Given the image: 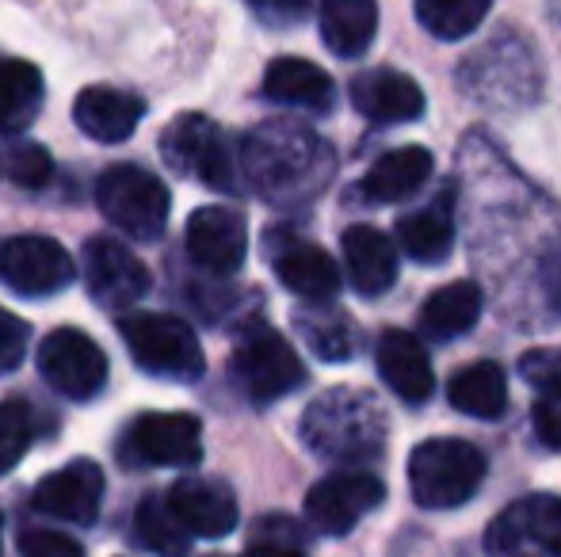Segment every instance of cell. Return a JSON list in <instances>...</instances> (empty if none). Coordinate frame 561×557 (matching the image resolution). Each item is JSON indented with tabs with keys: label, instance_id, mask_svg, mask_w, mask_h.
Segmentation results:
<instances>
[{
	"label": "cell",
	"instance_id": "39",
	"mask_svg": "<svg viewBox=\"0 0 561 557\" xmlns=\"http://www.w3.org/2000/svg\"><path fill=\"white\" fill-rule=\"evenodd\" d=\"M249 4L267 27H295L313 12V0H249Z\"/></svg>",
	"mask_w": 561,
	"mask_h": 557
},
{
	"label": "cell",
	"instance_id": "3",
	"mask_svg": "<svg viewBox=\"0 0 561 557\" xmlns=\"http://www.w3.org/2000/svg\"><path fill=\"white\" fill-rule=\"evenodd\" d=\"M485 481V454L466 439H424L409 454L413 500L432 512L458 508Z\"/></svg>",
	"mask_w": 561,
	"mask_h": 557
},
{
	"label": "cell",
	"instance_id": "23",
	"mask_svg": "<svg viewBox=\"0 0 561 557\" xmlns=\"http://www.w3.org/2000/svg\"><path fill=\"white\" fill-rule=\"evenodd\" d=\"M432 176V153L424 146H401L382 153L363 176V195L370 202H401Z\"/></svg>",
	"mask_w": 561,
	"mask_h": 557
},
{
	"label": "cell",
	"instance_id": "29",
	"mask_svg": "<svg viewBox=\"0 0 561 557\" xmlns=\"http://www.w3.org/2000/svg\"><path fill=\"white\" fill-rule=\"evenodd\" d=\"M134 523H138V543L146 546V550L161 554V557H180L187 554V543H192V531L184 527V523L176 520V512L169 508V497H146L138 504V515H134Z\"/></svg>",
	"mask_w": 561,
	"mask_h": 557
},
{
	"label": "cell",
	"instance_id": "14",
	"mask_svg": "<svg viewBox=\"0 0 561 557\" xmlns=\"http://www.w3.org/2000/svg\"><path fill=\"white\" fill-rule=\"evenodd\" d=\"M100 504H104V469L92 459H73L69 466L46 474L31 492V508L50 520L66 523H96Z\"/></svg>",
	"mask_w": 561,
	"mask_h": 557
},
{
	"label": "cell",
	"instance_id": "2",
	"mask_svg": "<svg viewBox=\"0 0 561 557\" xmlns=\"http://www.w3.org/2000/svg\"><path fill=\"white\" fill-rule=\"evenodd\" d=\"M241 161L249 179L264 195H295L318 192L321 176L329 172L325 146L298 123H264L244 138Z\"/></svg>",
	"mask_w": 561,
	"mask_h": 557
},
{
	"label": "cell",
	"instance_id": "38",
	"mask_svg": "<svg viewBox=\"0 0 561 557\" xmlns=\"http://www.w3.org/2000/svg\"><path fill=\"white\" fill-rule=\"evenodd\" d=\"M531 420H535V436H539V443L550 446V451H561V390H547V394H539Z\"/></svg>",
	"mask_w": 561,
	"mask_h": 557
},
{
	"label": "cell",
	"instance_id": "28",
	"mask_svg": "<svg viewBox=\"0 0 561 557\" xmlns=\"http://www.w3.org/2000/svg\"><path fill=\"white\" fill-rule=\"evenodd\" d=\"M398 245L409 260L416 264H439L450 256L455 245V222L444 207H424L413 214L398 218Z\"/></svg>",
	"mask_w": 561,
	"mask_h": 557
},
{
	"label": "cell",
	"instance_id": "15",
	"mask_svg": "<svg viewBox=\"0 0 561 557\" xmlns=\"http://www.w3.org/2000/svg\"><path fill=\"white\" fill-rule=\"evenodd\" d=\"M187 253L215 276H233L249 253V225L229 207H199L187 218Z\"/></svg>",
	"mask_w": 561,
	"mask_h": 557
},
{
	"label": "cell",
	"instance_id": "6",
	"mask_svg": "<svg viewBox=\"0 0 561 557\" xmlns=\"http://www.w3.org/2000/svg\"><path fill=\"white\" fill-rule=\"evenodd\" d=\"M161 156L172 172L215 192H237V164L229 141L207 115H176L161 135Z\"/></svg>",
	"mask_w": 561,
	"mask_h": 557
},
{
	"label": "cell",
	"instance_id": "10",
	"mask_svg": "<svg viewBox=\"0 0 561 557\" xmlns=\"http://www.w3.org/2000/svg\"><path fill=\"white\" fill-rule=\"evenodd\" d=\"M493 557H561V500L535 492L508 504L489 527Z\"/></svg>",
	"mask_w": 561,
	"mask_h": 557
},
{
	"label": "cell",
	"instance_id": "16",
	"mask_svg": "<svg viewBox=\"0 0 561 557\" xmlns=\"http://www.w3.org/2000/svg\"><path fill=\"white\" fill-rule=\"evenodd\" d=\"M169 508L199 538H226L237 527V497L210 477H180L169 489Z\"/></svg>",
	"mask_w": 561,
	"mask_h": 557
},
{
	"label": "cell",
	"instance_id": "19",
	"mask_svg": "<svg viewBox=\"0 0 561 557\" xmlns=\"http://www.w3.org/2000/svg\"><path fill=\"white\" fill-rule=\"evenodd\" d=\"M272 268L275 279L306 302H329L340 294V282H344L336 260L313 241H283L272 253Z\"/></svg>",
	"mask_w": 561,
	"mask_h": 557
},
{
	"label": "cell",
	"instance_id": "27",
	"mask_svg": "<svg viewBox=\"0 0 561 557\" xmlns=\"http://www.w3.org/2000/svg\"><path fill=\"white\" fill-rule=\"evenodd\" d=\"M447 397L458 413L473 420H496L508 405V382H504V371L489 359H478V363L462 367L455 379L447 382Z\"/></svg>",
	"mask_w": 561,
	"mask_h": 557
},
{
	"label": "cell",
	"instance_id": "1",
	"mask_svg": "<svg viewBox=\"0 0 561 557\" xmlns=\"http://www.w3.org/2000/svg\"><path fill=\"white\" fill-rule=\"evenodd\" d=\"M302 439L329 462H370L382 454L386 413L367 390L336 386L306 409Z\"/></svg>",
	"mask_w": 561,
	"mask_h": 557
},
{
	"label": "cell",
	"instance_id": "30",
	"mask_svg": "<svg viewBox=\"0 0 561 557\" xmlns=\"http://www.w3.org/2000/svg\"><path fill=\"white\" fill-rule=\"evenodd\" d=\"M493 0H416V20L436 38H466L481 27Z\"/></svg>",
	"mask_w": 561,
	"mask_h": 557
},
{
	"label": "cell",
	"instance_id": "7",
	"mask_svg": "<svg viewBox=\"0 0 561 557\" xmlns=\"http://www.w3.org/2000/svg\"><path fill=\"white\" fill-rule=\"evenodd\" d=\"M233 379L241 382V390L252 402L267 405L295 394L306 382V367L298 351L290 348V340H283L275 328L252 325L233 351Z\"/></svg>",
	"mask_w": 561,
	"mask_h": 557
},
{
	"label": "cell",
	"instance_id": "33",
	"mask_svg": "<svg viewBox=\"0 0 561 557\" xmlns=\"http://www.w3.org/2000/svg\"><path fill=\"white\" fill-rule=\"evenodd\" d=\"M295 325L306 333V340H310V348L318 351L321 359H329V363H340V359L352 356V328H347V321H318L310 317V313H298Z\"/></svg>",
	"mask_w": 561,
	"mask_h": 557
},
{
	"label": "cell",
	"instance_id": "32",
	"mask_svg": "<svg viewBox=\"0 0 561 557\" xmlns=\"http://www.w3.org/2000/svg\"><path fill=\"white\" fill-rule=\"evenodd\" d=\"M4 172H8V179H12L15 187L38 192V187L50 184L54 156L46 153V146H38V141H20V146H12V153H8Z\"/></svg>",
	"mask_w": 561,
	"mask_h": 557
},
{
	"label": "cell",
	"instance_id": "17",
	"mask_svg": "<svg viewBox=\"0 0 561 557\" xmlns=\"http://www.w3.org/2000/svg\"><path fill=\"white\" fill-rule=\"evenodd\" d=\"M378 371L382 382L409 405H424L436 394V371H432V359L424 351V344L413 333H401V328H386L382 340L375 348Z\"/></svg>",
	"mask_w": 561,
	"mask_h": 557
},
{
	"label": "cell",
	"instance_id": "22",
	"mask_svg": "<svg viewBox=\"0 0 561 557\" xmlns=\"http://www.w3.org/2000/svg\"><path fill=\"white\" fill-rule=\"evenodd\" d=\"M264 96L275 104L306 107V112H329L336 100L333 77L306 58H275L264 73Z\"/></svg>",
	"mask_w": 561,
	"mask_h": 557
},
{
	"label": "cell",
	"instance_id": "5",
	"mask_svg": "<svg viewBox=\"0 0 561 557\" xmlns=\"http://www.w3.org/2000/svg\"><path fill=\"white\" fill-rule=\"evenodd\" d=\"M100 214L138 241H153L169 225L172 195L153 172L138 164H112L96 184Z\"/></svg>",
	"mask_w": 561,
	"mask_h": 557
},
{
	"label": "cell",
	"instance_id": "21",
	"mask_svg": "<svg viewBox=\"0 0 561 557\" xmlns=\"http://www.w3.org/2000/svg\"><path fill=\"white\" fill-rule=\"evenodd\" d=\"M340 245H344L347 279L363 298H375L393 287V279H398V248L390 245L386 233H378L375 225H352V230H344Z\"/></svg>",
	"mask_w": 561,
	"mask_h": 557
},
{
	"label": "cell",
	"instance_id": "25",
	"mask_svg": "<svg viewBox=\"0 0 561 557\" xmlns=\"http://www.w3.org/2000/svg\"><path fill=\"white\" fill-rule=\"evenodd\" d=\"M378 0H321V38L336 58H359L375 43Z\"/></svg>",
	"mask_w": 561,
	"mask_h": 557
},
{
	"label": "cell",
	"instance_id": "34",
	"mask_svg": "<svg viewBox=\"0 0 561 557\" xmlns=\"http://www.w3.org/2000/svg\"><path fill=\"white\" fill-rule=\"evenodd\" d=\"M260 535L244 546L241 557H302V543L295 538L290 520H260Z\"/></svg>",
	"mask_w": 561,
	"mask_h": 557
},
{
	"label": "cell",
	"instance_id": "40",
	"mask_svg": "<svg viewBox=\"0 0 561 557\" xmlns=\"http://www.w3.org/2000/svg\"><path fill=\"white\" fill-rule=\"evenodd\" d=\"M0 527H4V520H0Z\"/></svg>",
	"mask_w": 561,
	"mask_h": 557
},
{
	"label": "cell",
	"instance_id": "18",
	"mask_svg": "<svg viewBox=\"0 0 561 557\" xmlns=\"http://www.w3.org/2000/svg\"><path fill=\"white\" fill-rule=\"evenodd\" d=\"M352 104L370 123H413L424 115V92L398 69H367L352 81Z\"/></svg>",
	"mask_w": 561,
	"mask_h": 557
},
{
	"label": "cell",
	"instance_id": "11",
	"mask_svg": "<svg viewBox=\"0 0 561 557\" xmlns=\"http://www.w3.org/2000/svg\"><path fill=\"white\" fill-rule=\"evenodd\" d=\"M77 279V264L58 241L38 237H12L0 245V282L23 298H50Z\"/></svg>",
	"mask_w": 561,
	"mask_h": 557
},
{
	"label": "cell",
	"instance_id": "13",
	"mask_svg": "<svg viewBox=\"0 0 561 557\" xmlns=\"http://www.w3.org/2000/svg\"><path fill=\"white\" fill-rule=\"evenodd\" d=\"M84 282H89V294L96 298V305L130 310L134 302L149 294L153 279H149L146 264L115 237H92L84 248Z\"/></svg>",
	"mask_w": 561,
	"mask_h": 557
},
{
	"label": "cell",
	"instance_id": "37",
	"mask_svg": "<svg viewBox=\"0 0 561 557\" xmlns=\"http://www.w3.org/2000/svg\"><path fill=\"white\" fill-rule=\"evenodd\" d=\"M20 554L23 557H84V550L77 546V538L61 535V531H43V527L23 531Z\"/></svg>",
	"mask_w": 561,
	"mask_h": 557
},
{
	"label": "cell",
	"instance_id": "35",
	"mask_svg": "<svg viewBox=\"0 0 561 557\" xmlns=\"http://www.w3.org/2000/svg\"><path fill=\"white\" fill-rule=\"evenodd\" d=\"M27 340H31V325L23 317H15L12 310L0 305V374H12L15 367L27 356Z\"/></svg>",
	"mask_w": 561,
	"mask_h": 557
},
{
	"label": "cell",
	"instance_id": "4",
	"mask_svg": "<svg viewBox=\"0 0 561 557\" xmlns=\"http://www.w3.org/2000/svg\"><path fill=\"white\" fill-rule=\"evenodd\" d=\"M118 333L130 359L153 379L195 382L207 371V359L195 333L172 313H130L118 321Z\"/></svg>",
	"mask_w": 561,
	"mask_h": 557
},
{
	"label": "cell",
	"instance_id": "20",
	"mask_svg": "<svg viewBox=\"0 0 561 557\" xmlns=\"http://www.w3.org/2000/svg\"><path fill=\"white\" fill-rule=\"evenodd\" d=\"M141 115H146V104H141L138 96H130V92L112 89V84H92V89H84L73 104L77 127H81L92 141H100V146L126 141L134 130H138Z\"/></svg>",
	"mask_w": 561,
	"mask_h": 557
},
{
	"label": "cell",
	"instance_id": "12",
	"mask_svg": "<svg viewBox=\"0 0 561 557\" xmlns=\"http://www.w3.org/2000/svg\"><path fill=\"white\" fill-rule=\"evenodd\" d=\"M386 500V485L363 469H340L329 474L306 492V520L321 535H347L367 512Z\"/></svg>",
	"mask_w": 561,
	"mask_h": 557
},
{
	"label": "cell",
	"instance_id": "8",
	"mask_svg": "<svg viewBox=\"0 0 561 557\" xmlns=\"http://www.w3.org/2000/svg\"><path fill=\"white\" fill-rule=\"evenodd\" d=\"M38 374L69 402H92L107 386V356L81 328H54L38 348Z\"/></svg>",
	"mask_w": 561,
	"mask_h": 557
},
{
	"label": "cell",
	"instance_id": "31",
	"mask_svg": "<svg viewBox=\"0 0 561 557\" xmlns=\"http://www.w3.org/2000/svg\"><path fill=\"white\" fill-rule=\"evenodd\" d=\"M31 439H35V413H31V405L23 397L0 402V474H8L27 454Z\"/></svg>",
	"mask_w": 561,
	"mask_h": 557
},
{
	"label": "cell",
	"instance_id": "36",
	"mask_svg": "<svg viewBox=\"0 0 561 557\" xmlns=\"http://www.w3.org/2000/svg\"><path fill=\"white\" fill-rule=\"evenodd\" d=\"M519 371L539 394L547 390H561V348H535L519 359Z\"/></svg>",
	"mask_w": 561,
	"mask_h": 557
},
{
	"label": "cell",
	"instance_id": "9",
	"mask_svg": "<svg viewBox=\"0 0 561 557\" xmlns=\"http://www.w3.org/2000/svg\"><path fill=\"white\" fill-rule=\"evenodd\" d=\"M126 466H195L203 459V423L192 413H141L123 436Z\"/></svg>",
	"mask_w": 561,
	"mask_h": 557
},
{
	"label": "cell",
	"instance_id": "26",
	"mask_svg": "<svg viewBox=\"0 0 561 557\" xmlns=\"http://www.w3.org/2000/svg\"><path fill=\"white\" fill-rule=\"evenodd\" d=\"M481 317V287L470 279H455L447 287H439L436 294L424 302L421 310V333L428 340L444 344L455 336L470 333Z\"/></svg>",
	"mask_w": 561,
	"mask_h": 557
},
{
	"label": "cell",
	"instance_id": "24",
	"mask_svg": "<svg viewBox=\"0 0 561 557\" xmlns=\"http://www.w3.org/2000/svg\"><path fill=\"white\" fill-rule=\"evenodd\" d=\"M46 84L38 66L20 58L0 61V135L15 138L38 119L43 112Z\"/></svg>",
	"mask_w": 561,
	"mask_h": 557
}]
</instances>
